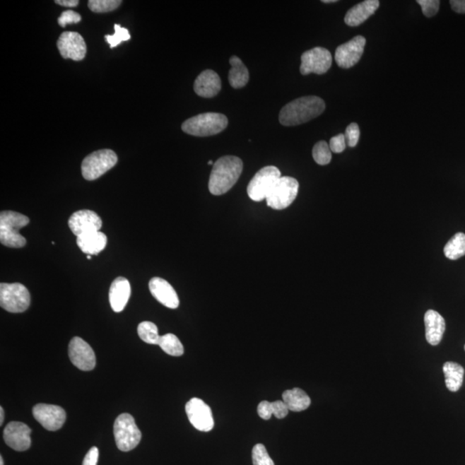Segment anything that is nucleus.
I'll return each instance as SVG.
<instances>
[{
  "mask_svg": "<svg viewBox=\"0 0 465 465\" xmlns=\"http://www.w3.org/2000/svg\"><path fill=\"white\" fill-rule=\"evenodd\" d=\"M326 108L325 102L317 96L297 98L283 106L279 113V122L283 126H297L308 123L321 115Z\"/></svg>",
  "mask_w": 465,
  "mask_h": 465,
  "instance_id": "obj_1",
  "label": "nucleus"
},
{
  "mask_svg": "<svg viewBox=\"0 0 465 465\" xmlns=\"http://www.w3.org/2000/svg\"><path fill=\"white\" fill-rule=\"evenodd\" d=\"M243 170V163L240 158L228 155L220 158L213 165L208 190L212 195L225 194L237 183Z\"/></svg>",
  "mask_w": 465,
  "mask_h": 465,
  "instance_id": "obj_2",
  "label": "nucleus"
},
{
  "mask_svg": "<svg viewBox=\"0 0 465 465\" xmlns=\"http://www.w3.org/2000/svg\"><path fill=\"white\" fill-rule=\"evenodd\" d=\"M29 223V218L20 213L2 211L0 214V242L2 245L11 248L25 247L26 240L19 230Z\"/></svg>",
  "mask_w": 465,
  "mask_h": 465,
  "instance_id": "obj_3",
  "label": "nucleus"
},
{
  "mask_svg": "<svg viewBox=\"0 0 465 465\" xmlns=\"http://www.w3.org/2000/svg\"><path fill=\"white\" fill-rule=\"evenodd\" d=\"M228 118L220 113L208 112L189 118L184 122L182 130L193 136L206 137L218 135L227 128Z\"/></svg>",
  "mask_w": 465,
  "mask_h": 465,
  "instance_id": "obj_4",
  "label": "nucleus"
},
{
  "mask_svg": "<svg viewBox=\"0 0 465 465\" xmlns=\"http://www.w3.org/2000/svg\"><path fill=\"white\" fill-rule=\"evenodd\" d=\"M117 447L122 452H129L141 442V432L129 413H122L114 423Z\"/></svg>",
  "mask_w": 465,
  "mask_h": 465,
  "instance_id": "obj_5",
  "label": "nucleus"
},
{
  "mask_svg": "<svg viewBox=\"0 0 465 465\" xmlns=\"http://www.w3.org/2000/svg\"><path fill=\"white\" fill-rule=\"evenodd\" d=\"M117 153L110 149H102L90 153L83 160L81 172L84 179L89 181L100 178L117 163Z\"/></svg>",
  "mask_w": 465,
  "mask_h": 465,
  "instance_id": "obj_6",
  "label": "nucleus"
},
{
  "mask_svg": "<svg viewBox=\"0 0 465 465\" xmlns=\"http://www.w3.org/2000/svg\"><path fill=\"white\" fill-rule=\"evenodd\" d=\"M0 305L8 312H25L30 305V294L22 283H1L0 285Z\"/></svg>",
  "mask_w": 465,
  "mask_h": 465,
  "instance_id": "obj_7",
  "label": "nucleus"
},
{
  "mask_svg": "<svg viewBox=\"0 0 465 465\" xmlns=\"http://www.w3.org/2000/svg\"><path fill=\"white\" fill-rule=\"evenodd\" d=\"M298 190L297 179L291 177H281L266 198L267 206L276 211L285 210L294 202Z\"/></svg>",
  "mask_w": 465,
  "mask_h": 465,
  "instance_id": "obj_8",
  "label": "nucleus"
},
{
  "mask_svg": "<svg viewBox=\"0 0 465 465\" xmlns=\"http://www.w3.org/2000/svg\"><path fill=\"white\" fill-rule=\"evenodd\" d=\"M281 178V172L273 165L260 169L248 184V196L255 202L266 199L275 184Z\"/></svg>",
  "mask_w": 465,
  "mask_h": 465,
  "instance_id": "obj_9",
  "label": "nucleus"
},
{
  "mask_svg": "<svg viewBox=\"0 0 465 465\" xmlns=\"http://www.w3.org/2000/svg\"><path fill=\"white\" fill-rule=\"evenodd\" d=\"M300 72L302 76L310 73L324 74L332 66V54L329 51L322 47H317L306 51L302 54Z\"/></svg>",
  "mask_w": 465,
  "mask_h": 465,
  "instance_id": "obj_10",
  "label": "nucleus"
},
{
  "mask_svg": "<svg viewBox=\"0 0 465 465\" xmlns=\"http://www.w3.org/2000/svg\"><path fill=\"white\" fill-rule=\"evenodd\" d=\"M185 412L189 420L196 429L201 432H210L214 428V418L211 408L199 398H192L185 405Z\"/></svg>",
  "mask_w": 465,
  "mask_h": 465,
  "instance_id": "obj_11",
  "label": "nucleus"
},
{
  "mask_svg": "<svg viewBox=\"0 0 465 465\" xmlns=\"http://www.w3.org/2000/svg\"><path fill=\"white\" fill-rule=\"evenodd\" d=\"M69 355L71 362L78 369L90 372L95 368L96 356L94 351L88 343L80 337H74L71 340L69 346Z\"/></svg>",
  "mask_w": 465,
  "mask_h": 465,
  "instance_id": "obj_12",
  "label": "nucleus"
},
{
  "mask_svg": "<svg viewBox=\"0 0 465 465\" xmlns=\"http://www.w3.org/2000/svg\"><path fill=\"white\" fill-rule=\"evenodd\" d=\"M33 416L49 431H57L64 425L66 411L60 406L40 404L33 409Z\"/></svg>",
  "mask_w": 465,
  "mask_h": 465,
  "instance_id": "obj_13",
  "label": "nucleus"
},
{
  "mask_svg": "<svg viewBox=\"0 0 465 465\" xmlns=\"http://www.w3.org/2000/svg\"><path fill=\"white\" fill-rule=\"evenodd\" d=\"M366 40L362 35H357L352 40L338 47L336 51V61L341 69L353 68L360 61L364 53Z\"/></svg>",
  "mask_w": 465,
  "mask_h": 465,
  "instance_id": "obj_14",
  "label": "nucleus"
},
{
  "mask_svg": "<svg viewBox=\"0 0 465 465\" xmlns=\"http://www.w3.org/2000/svg\"><path fill=\"white\" fill-rule=\"evenodd\" d=\"M57 48L63 58L76 61H82L88 51L84 38L80 33L73 31H65L60 35Z\"/></svg>",
  "mask_w": 465,
  "mask_h": 465,
  "instance_id": "obj_15",
  "label": "nucleus"
},
{
  "mask_svg": "<svg viewBox=\"0 0 465 465\" xmlns=\"http://www.w3.org/2000/svg\"><path fill=\"white\" fill-rule=\"evenodd\" d=\"M31 429L19 421H11L4 429V440L8 447L17 452H25L31 445Z\"/></svg>",
  "mask_w": 465,
  "mask_h": 465,
  "instance_id": "obj_16",
  "label": "nucleus"
},
{
  "mask_svg": "<svg viewBox=\"0 0 465 465\" xmlns=\"http://www.w3.org/2000/svg\"><path fill=\"white\" fill-rule=\"evenodd\" d=\"M102 220L96 212L82 210L73 213L69 220V226L73 235L78 236L86 232L100 231Z\"/></svg>",
  "mask_w": 465,
  "mask_h": 465,
  "instance_id": "obj_17",
  "label": "nucleus"
},
{
  "mask_svg": "<svg viewBox=\"0 0 465 465\" xmlns=\"http://www.w3.org/2000/svg\"><path fill=\"white\" fill-rule=\"evenodd\" d=\"M149 290L156 300L169 309H177L179 306V299L173 287L161 278H153L149 281Z\"/></svg>",
  "mask_w": 465,
  "mask_h": 465,
  "instance_id": "obj_18",
  "label": "nucleus"
},
{
  "mask_svg": "<svg viewBox=\"0 0 465 465\" xmlns=\"http://www.w3.org/2000/svg\"><path fill=\"white\" fill-rule=\"evenodd\" d=\"M222 88V81L215 71L206 70L199 74L194 83V90L199 96L206 98H214Z\"/></svg>",
  "mask_w": 465,
  "mask_h": 465,
  "instance_id": "obj_19",
  "label": "nucleus"
},
{
  "mask_svg": "<svg viewBox=\"0 0 465 465\" xmlns=\"http://www.w3.org/2000/svg\"><path fill=\"white\" fill-rule=\"evenodd\" d=\"M131 294V287L127 278H117L110 286L109 301L112 309L117 313L122 312L127 305Z\"/></svg>",
  "mask_w": 465,
  "mask_h": 465,
  "instance_id": "obj_20",
  "label": "nucleus"
},
{
  "mask_svg": "<svg viewBox=\"0 0 465 465\" xmlns=\"http://www.w3.org/2000/svg\"><path fill=\"white\" fill-rule=\"evenodd\" d=\"M425 339L432 346L439 345L445 331V321L442 315L435 310H428L424 317Z\"/></svg>",
  "mask_w": 465,
  "mask_h": 465,
  "instance_id": "obj_21",
  "label": "nucleus"
},
{
  "mask_svg": "<svg viewBox=\"0 0 465 465\" xmlns=\"http://www.w3.org/2000/svg\"><path fill=\"white\" fill-rule=\"evenodd\" d=\"M379 6L380 2L378 0H365L358 4L346 13L345 23L351 27L360 25L376 13Z\"/></svg>",
  "mask_w": 465,
  "mask_h": 465,
  "instance_id": "obj_22",
  "label": "nucleus"
},
{
  "mask_svg": "<svg viewBox=\"0 0 465 465\" xmlns=\"http://www.w3.org/2000/svg\"><path fill=\"white\" fill-rule=\"evenodd\" d=\"M78 247L83 253L88 255H98L107 245V236L100 231L86 232L78 236Z\"/></svg>",
  "mask_w": 465,
  "mask_h": 465,
  "instance_id": "obj_23",
  "label": "nucleus"
},
{
  "mask_svg": "<svg viewBox=\"0 0 465 465\" xmlns=\"http://www.w3.org/2000/svg\"><path fill=\"white\" fill-rule=\"evenodd\" d=\"M282 398L289 411L293 412L305 411L311 404L310 397L299 388L286 390L283 393Z\"/></svg>",
  "mask_w": 465,
  "mask_h": 465,
  "instance_id": "obj_24",
  "label": "nucleus"
},
{
  "mask_svg": "<svg viewBox=\"0 0 465 465\" xmlns=\"http://www.w3.org/2000/svg\"><path fill=\"white\" fill-rule=\"evenodd\" d=\"M230 63L231 69L228 73V81H230V86L235 89L244 88L249 81V72H248L247 66L235 55L230 59Z\"/></svg>",
  "mask_w": 465,
  "mask_h": 465,
  "instance_id": "obj_25",
  "label": "nucleus"
},
{
  "mask_svg": "<svg viewBox=\"0 0 465 465\" xmlns=\"http://www.w3.org/2000/svg\"><path fill=\"white\" fill-rule=\"evenodd\" d=\"M445 386L452 392H457L463 384L464 369L458 363L447 362L443 365Z\"/></svg>",
  "mask_w": 465,
  "mask_h": 465,
  "instance_id": "obj_26",
  "label": "nucleus"
},
{
  "mask_svg": "<svg viewBox=\"0 0 465 465\" xmlns=\"http://www.w3.org/2000/svg\"><path fill=\"white\" fill-rule=\"evenodd\" d=\"M445 257L451 260L459 259L465 255V235L458 232L449 240L444 247Z\"/></svg>",
  "mask_w": 465,
  "mask_h": 465,
  "instance_id": "obj_27",
  "label": "nucleus"
},
{
  "mask_svg": "<svg viewBox=\"0 0 465 465\" xmlns=\"http://www.w3.org/2000/svg\"><path fill=\"white\" fill-rule=\"evenodd\" d=\"M158 346L164 351L165 353L173 357L182 356L184 352L182 343L179 339L172 334H165L160 336Z\"/></svg>",
  "mask_w": 465,
  "mask_h": 465,
  "instance_id": "obj_28",
  "label": "nucleus"
},
{
  "mask_svg": "<svg viewBox=\"0 0 465 465\" xmlns=\"http://www.w3.org/2000/svg\"><path fill=\"white\" fill-rule=\"evenodd\" d=\"M137 333L141 340L148 343V344L158 345V343H159L160 336L155 323L151 322H141L138 326Z\"/></svg>",
  "mask_w": 465,
  "mask_h": 465,
  "instance_id": "obj_29",
  "label": "nucleus"
},
{
  "mask_svg": "<svg viewBox=\"0 0 465 465\" xmlns=\"http://www.w3.org/2000/svg\"><path fill=\"white\" fill-rule=\"evenodd\" d=\"M312 155L314 160L318 165H328L332 160V151H331L329 145L325 141H319L314 146Z\"/></svg>",
  "mask_w": 465,
  "mask_h": 465,
  "instance_id": "obj_30",
  "label": "nucleus"
},
{
  "mask_svg": "<svg viewBox=\"0 0 465 465\" xmlns=\"http://www.w3.org/2000/svg\"><path fill=\"white\" fill-rule=\"evenodd\" d=\"M123 3L120 0H89V9L93 13H105L117 9Z\"/></svg>",
  "mask_w": 465,
  "mask_h": 465,
  "instance_id": "obj_31",
  "label": "nucleus"
},
{
  "mask_svg": "<svg viewBox=\"0 0 465 465\" xmlns=\"http://www.w3.org/2000/svg\"><path fill=\"white\" fill-rule=\"evenodd\" d=\"M114 29H115L114 35H107L105 37V41L109 43L110 49L116 48L121 42L129 41L131 38L129 31L125 28L121 27L119 25H115Z\"/></svg>",
  "mask_w": 465,
  "mask_h": 465,
  "instance_id": "obj_32",
  "label": "nucleus"
},
{
  "mask_svg": "<svg viewBox=\"0 0 465 465\" xmlns=\"http://www.w3.org/2000/svg\"><path fill=\"white\" fill-rule=\"evenodd\" d=\"M254 465H275L273 460L271 459L266 451L265 445L257 444L252 451Z\"/></svg>",
  "mask_w": 465,
  "mask_h": 465,
  "instance_id": "obj_33",
  "label": "nucleus"
},
{
  "mask_svg": "<svg viewBox=\"0 0 465 465\" xmlns=\"http://www.w3.org/2000/svg\"><path fill=\"white\" fill-rule=\"evenodd\" d=\"M360 130L358 125L355 123L351 124L346 129L345 138L346 145L350 148L356 147V145L360 140Z\"/></svg>",
  "mask_w": 465,
  "mask_h": 465,
  "instance_id": "obj_34",
  "label": "nucleus"
},
{
  "mask_svg": "<svg viewBox=\"0 0 465 465\" xmlns=\"http://www.w3.org/2000/svg\"><path fill=\"white\" fill-rule=\"evenodd\" d=\"M417 3L423 8L425 17L432 18L438 13L440 5L439 0H418Z\"/></svg>",
  "mask_w": 465,
  "mask_h": 465,
  "instance_id": "obj_35",
  "label": "nucleus"
},
{
  "mask_svg": "<svg viewBox=\"0 0 465 465\" xmlns=\"http://www.w3.org/2000/svg\"><path fill=\"white\" fill-rule=\"evenodd\" d=\"M81 21V16L73 11H63L60 17L58 18V23L62 28L66 27L69 23H78Z\"/></svg>",
  "mask_w": 465,
  "mask_h": 465,
  "instance_id": "obj_36",
  "label": "nucleus"
},
{
  "mask_svg": "<svg viewBox=\"0 0 465 465\" xmlns=\"http://www.w3.org/2000/svg\"><path fill=\"white\" fill-rule=\"evenodd\" d=\"M346 147V138L345 135H343V134H340V135L331 138L329 143L331 151L336 153H341L345 151Z\"/></svg>",
  "mask_w": 465,
  "mask_h": 465,
  "instance_id": "obj_37",
  "label": "nucleus"
},
{
  "mask_svg": "<svg viewBox=\"0 0 465 465\" xmlns=\"http://www.w3.org/2000/svg\"><path fill=\"white\" fill-rule=\"evenodd\" d=\"M271 407L273 415L276 418H278V419H283V418L288 416L290 411L283 400L273 401V403H271Z\"/></svg>",
  "mask_w": 465,
  "mask_h": 465,
  "instance_id": "obj_38",
  "label": "nucleus"
},
{
  "mask_svg": "<svg viewBox=\"0 0 465 465\" xmlns=\"http://www.w3.org/2000/svg\"><path fill=\"white\" fill-rule=\"evenodd\" d=\"M258 415L263 420H270L273 416L270 401H263L258 406Z\"/></svg>",
  "mask_w": 465,
  "mask_h": 465,
  "instance_id": "obj_39",
  "label": "nucleus"
},
{
  "mask_svg": "<svg viewBox=\"0 0 465 465\" xmlns=\"http://www.w3.org/2000/svg\"><path fill=\"white\" fill-rule=\"evenodd\" d=\"M98 456H100L98 449L96 447L90 448L88 452L86 453L82 465H97Z\"/></svg>",
  "mask_w": 465,
  "mask_h": 465,
  "instance_id": "obj_40",
  "label": "nucleus"
},
{
  "mask_svg": "<svg viewBox=\"0 0 465 465\" xmlns=\"http://www.w3.org/2000/svg\"><path fill=\"white\" fill-rule=\"evenodd\" d=\"M450 4L455 13L465 14V0H451Z\"/></svg>",
  "mask_w": 465,
  "mask_h": 465,
  "instance_id": "obj_41",
  "label": "nucleus"
},
{
  "mask_svg": "<svg viewBox=\"0 0 465 465\" xmlns=\"http://www.w3.org/2000/svg\"><path fill=\"white\" fill-rule=\"evenodd\" d=\"M54 2L59 6L65 7H76L78 5V0H57Z\"/></svg>",
  "mask_w": 465,
  "mask_h": 465,
  "instance_id": "obj_42",
  "label": "nucleus"
},
{
  "mask_svg": "<svg viewBox=\"0 0 465 465\" xmlns=\"http://www.w3.org/2000/svg\"><path fill=\"white\" fill-rule=\"evenodd\" d=\"M3 408H0V425H2L4 423V419H5V413H4Z\"/></svg>",
  "mask_w": 465,
  "mask_h": 465,
  "instance_id": "obj_43",
  "label": "nucleus"
},
{
  "mask_svg": "<svg viewBox=\"0 0 465 465\" xmlns=\"http://www.w3.org/2000/svg\"><path fill=\"white\" fill-rule=\"evenodd\" d=\"M337 2L336 0H322V3H336Z\"/></svg>",
  "mask_w": 465,
  "mask_h": 465,
  "instance_id": "obj_44",
  "label": "nucleus"
},
{
  "mask_svg": "<svg viewBox=\"0 0 465 465\" xmlns=\"http://www.w3.org/2000/svg\"><path fill=\"white\" fill-rule=\"evenodd\" d=\"M0 465H4V459L2 457H0Z\"/></svg>",
  "mask_w": 465,
  "mask_h": 465,
  "instance_id": "obj_45",
  "label": "nucleus"
},
{
  "mask_svg": "<svg viewBox=\"0 0 465 465\" xmlns=\"http://www.w3.org/2000/svg\"><path fill=\"white\" fill-rule=\"evenodd\" d=\"M208 165H213V161L212 160L208 161Z\"/></svg>",
  "mask_w": 465,
  "mask_h": 465,
  "instance_id": "obj_46",
  "label": "nucleus"
},
{
  "mask_svg": "<svg viewBox=\"0 0 465 465\" xmlns=\"http://www.w3.org/2000/svg\"><path fill=\"white\" fill-rule=\"evenodd\" d=\"M90 256H92V255H88V259H90Z\"/></svg>",
  "mask_w": 465,
  "mask_h": 465,
  "instance_id": "obj_47",
  "label": "nucleus"
},
{
  "mask_svg": "<svg viewBox=\"0 0 465 465\" xmlns=\"http://www.w3.org/2000/svg\"><path fill=\"white\" fill-rule=\"evenodd\" d=\"M464 351H465V345H464Z\"/></svg>",
  "mask_w": 465,
  "mask_h": 465,
  "instance_id": "obj_48",
  "label": "nucleus"
}]
</instances>
